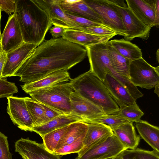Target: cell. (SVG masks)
Wrapping results in <instances>:
<instances>
[{
	"label": "cell",
	"mask_w": 159,
	"mask_h": 159,
	"mask_svg": "<svg viewBox=\"0 0 159 159\" xmlns=\"http://www.w3.org/2000/svg\"><path fill=\"white\" fill-rule=\"evenodd\" d=\"M108 57L110 64V70L129 78V69L130 61L120 54L110 44L107 43Z\"/></svg>",
	"instance_id": "cell-26"
},
{
	"label": "cell",
	"mask_w": 159,
	"mask_h": 159,
	"mask_svg": "<svg viewBox=\"0 0 159 159\" xmlns=\"http://www.w3.org/2000/svg\"><path fill=\"white\" fill-rule=\"evenodd\" d=\"M0 40L2 51L7 53L17 48L24 42L16 13L9 16L1 34Z\"/></svg>",
	"instance_id": "cell-16"
},
{
	"label": "cell",
	"mask_w": 159,
	"mask_h": 159,
	"mask_svg": "<svg viewBox=\"0 0 159 159\" xmlns=\"http://www.w3.org/2000/svg\"><path fill=\"white\" fill-rule=\"evenodd\" d=\"M22 158L23 159H27L26 158H25V157H22Z\"/></svg>",
	"instance_id": "cell-48"
},
{
	"label": "cell",
	"mask_w": 159,
	"mask_h": 159,
	"mask_svg": "<svg viewBox=\"0 0 159 159\" xmlns=\"http://www.w3.org/2000/svg\"><path fill=\"white\" fill-rule=\"evenodd\" d=\"M40 103L43 108L44 112V120L43 124L61 115V114L52 108L41 103Z\"/></svg>",
	"instance_id": "cell-40"
},
{
	"label": "cell",
	"mask_w": 159,
	"mask_h": 159,
	"mask_svg": "<svg viewBox=\"0 0 159 159\" xmlns=\"http://www.w3.org/2000/svg\"><path fill=\"white\" fill-rule=\"evenodd\" d=\"M71 114L87 124L99 116L105 115L103 110L98 106L82 97L73 91L70 95Z\"/></svg>",
	"instance_id": "cell-12"
},
{
	"label": "cell",
	"mask_w": 159,
	"mask_h": 159,
	"mask_svg": "<svg viewBox=\"0 0 159 159\" xmlns=\"http://www.w3.org/2000/svg\"><path fill=\"white\" fill-rule=\"evenodd\" d=\"M127 6L146 26L159 25V0H126Z\"/></svg>",
	"instance_id": "cell-8"
},
{
	"label": "cell",
	"mask_w": 159,
	"mask_h": 159,
	"mask_svg": "<svg viewBox=\"0 0 159 159\" xmlns=\"http://www.w3.org/2000/svg\"><path fill=\"white\" fill-rule=\"evenodd\" d=\"M156 58L158 62H159V49H158L156 52Z\"/></svg>",
	"instance_id": "cell-44"
},
{
	"label": "cell",
	"mask_w": 159,
	"mask_h": 159,
	"mask_svg": "<svg viewBox=\"0 0 159 159\" xmlns=\"http://www.w3.org/2000/svg\"><path fill=\"white\" fill-rule=\"evenodd\" d=\"M68 125L53 130L43 136V143L47 150L52 153L54 151Z\"/></svg>",
	"instance_id": "cell-31"
},
{
	"label": "cell",
	"mask_w": 159,
	"mask_h": 159,
	"mask_svg": "<svg viewBox=\"0 0 159 159\" xmlns=\"http://www.w3.org/2000/svg\"><path fill=\"white\" fill-rule=\"evenodd\" d=\"M16 13L24 42L39 46L52 25L48 14L34 0H17Z\"/></svg>",
	"instance_id": "cell-2"
},
{
	"label": "cell",
	"mask_w": 159,
	"mask_h": 159,
	"mask_svg": "<svg viewBox=\"0 0 159 159\" xmlns=\"http://www.w3.org/2000/svg\"><path fill=\"white\" fill-rule=\"evenodd\" d=\"M130 122L126 119L118 116L112 114L104 115L98 117L93 120L91 124L102 123L109 125L112 129L119 125Z\"/></svg>",
	"instance_id": "cell-33"
},
{
	"label": "cell",
	"mask_w": 159,
	"mask_h": 159,
	"mask_svg": "<svg viewBox=\"0 0 159 159\" xmlns=\"http://www.w3.org/2000/svg\"><path fill=\"white\" fill-rule=\"evenodd\" d=\"M107 72L112 75L118 80L133 98L136 100L143 96L142 93L130 81L129 78L124 75L111 72L109 70Z\"/></svg>",
	"instance_id": "cell-32"
},
{
	"label": "cell",
	"mask_w": 159,
	"mask_h": 159,
	"mask_svg": "<svg viewBox=\"0 0 159 159\" xmlns=\"http://www.w3.org/2000/svg\"><path fill=\"white\" fill-rule=\"evenodd\" d=\"M73 91L101 108L106 115H116L120 108L102 81L90 70L70 80Z\"/></svg>",
	"instance_id": "cell-3"
},
{
	"label": "cell",
	"mask_w": 159,
	"mask_h": 159,
	"mask_svg": "<svg viewBox=\"0 0 159 159\" xmlns=\"http://www.w3.org/2000/svg\"><path fill=\"white\" fill-rule=\"evenodd\" d=\"M102 19L104 25L119 35H127L121 16L116 6L109 0H83Z\"/></svg>",
	"instance_id": "cell-6"
},
{
	"label": "cell",
	"mask_w": 159,
	"mask_h": 159,
	"mask_svg": "<svg viewBox=\"0 0 159 159\" xmlns=\"http://www.w3.org/2000/svg\"><path fill=\"white\" fill-rule=\"evenodd\" d=\"M66 14L68 17L72 21L79 26L84 28L89 27L95 26H105L93 22L85 18L74 16L67 13H66Z\"/></svg>",
	"instance_id": "cell-38"
},
{
	"label": "cell",
	"mask_w": 159,
	"mask_h": 159,
	"mask_svg": "<svg viewBox=\"0 0 159 159\" xmlns=\"http://www.w3.org/2000/svg\"><path fill=\"white\" fill-rule=\"evenodd\" d=\"M85 48L62 37L44 40L37 46L13 76L24 84L33 82L55 72L69 70L83 61Z\"/></svg>",
	"instance_id": "cell-1"
},
{
	"label": "cell",
	"mask_w": 159,
	"mask_h": 159,
	"mask_svg": "<svg viewBox=\"0 0 159 159\" xmlns=\"http://www.w3.org/2000/svg\"><path fill=\"white\" fill-rule=\"evenodd\" d=\"M17 0H0V8L8 14L9 16L12 13H16Z\"/></svg>",
	"instance_id": "cell-39"
},
{
	"label": "cell",
	"mask_w": 159,
	"mask_h": 159,
	"mask_svg": "<svg viewBox=\"0 0 159 159\" xmlns=\"http://www.w3.org/2000/svg\"><path fill=\"white\" fill-rule=\"evenodd\" d=\"M37 46L34 44L23 42L17 48L7 53L2 73V78L13 76Z\"/></svg>",
	"instance_id": "cell-13"
},
{
	"label": "cell",
	"mask_w": 159,
	"mask_h": 159,
	"mask_svg": "<svg viewBox=\"0 0 159 159\" xmlns=\"http://www.w3.org/2000/svg\"><path fill=\"white\" fill-rule=\"evenodd\" d=\"M57 0L65 13L85 18L104 25L102 18L83 0Z\"/></svg>",
	"instance_id": "cell-17"
},
{
	"label": "cell",
	"mask_w": 159,
	"mask_h": 159,
	"mask_svg": "<svg viewBox=\"0 0 159 159\" xmlns=\"http://www.w3.org/2000/svg\"><path fill=\"white\" fill-rule=\"evenodd\" d=\"M116 115L132 122L140 121L144 113L136 103L130 105H124L119 107Z\"/></svg>",
	"instance_id": "cell-30"
},
{
	"label": "cell",
	"mask_w": 159,
	"mask_h": 159,
	"mask_svg": "<svg viewBox=\"0 0 159 159\" xmlns=\"http://www.w3.org/2000/svg\"><path fill=\"white\" fill-rule=\"evenodd\" d=\"M115 157H114V158H109V159H114V158Z\"/></svg>",
	"instance_id": "cell-47"
},
{
	"label": "cell",
	"mask_w": 159,
	"mask_h": 159,
	"mask_svg": "<svg viewBox=\"0 0 159 159\" xmlns=\"http://www.w3.org/2000/svg\"><path fill=\"white\" fill-rule=\"evenodd\" d=\"M109 42L120 54L131 61L142 57L141 50L129 41L122 39L111 40Z\"/></svg>",
	"instance_id": "cell-27"
},
{
	"label": "cell",
	"mask_w": 159,
	"mask_h": 159,
	"mask_svg": "<svg viewBox=\"0 0 159 159\" xmlns=\"http://www.w3.org/2000/svg\"><path fill=\"white\" fill-rule=\"evenodd\" d=\"M7 137L0 131V159H12Z\"/></svg>",
	"instance_id": "cell-36"
},
{
	"label": "cell",
	"mask_w": 159,
	"mask_h": 159,
	"mask_svg": "<svg viewBox=\"0 0 159 159\" xmlns=\"http://www.w3.org/2000/svg\"><path fill=\"white\" fill-rule=\"evenodd\" d=\"M0 45H1V40H0Z\"/></svg>",
	"instance_id": "cell-49"
},
{
	"label": "cell",
	"mask_w": 159,
	"mask_h": 159,
	"mask_svg": "<svg viewBox=\"0 0 159 159\" xmlns=\"http://www.w3.org/2000/svg\"><path fill=\"white\" fill-rule=\"evenodd\" d=\"M107 42L97 43L85 47L90 65V70L103 81L110 70Z\"/></svg>",
	"instance_id": "cell-9"
},
{
	"label": "cell",
	"mask_w": 159,
	"mask_h": 159,
	"mask_svg": "<svg viewBox=\"0 0 159 159\" xmlns=\"http://www.w3.org/2000/svg\"><path fill=\"white\" fill-rule=\"evenodd\" d=\"M114 35H98L77 30L66 29L62 37L70 42L85 47L109 41Z\"/></svg>",
	"instance_id": "cell-19"
},
{
	"label": "cell",
	"mask_w": 159,
	"mask_h": 159,
	"mask_svg": "<svg viewBox=\"0 0 159 159\" xmlns=\"http://www.w3.org/2000/svg\"><path fill=\"white\" fill-rule=\"evenodd\" d=\"M113 4L121 16L126 32L127 35L124 39L129 41L136 38H140L144 40L148 39L151 28L144 25L128 7H122Z\"/></svg>",
	"instance_id": "cell-11"
},
{
	"label": "cell",
	"mask_w": 159,
	"mask_h": 159,
	"mask_svg": "<svg viewBox=\"0 0 159 159\" xmlns=\"http://www.w3.org/2000/svg\"><path fill=\"white\" fill-rule=\"evenodd\" d=\"M66 29L60 26L54 25L53 27H51L49 30L50 33L52 35L57 38L61 36L62 37L64 31Z\"/></svg>",
	"instance_id": "cell-41"
},
{
	"label": "cell",
	"mask_w": 159,
	"mask_h": 159,
	"mask_svg": "<svg viewBox=\"0 0 159 159\" xmlns=\"http://www.w3.org/2000/svg\"><path fill=\"white\" fill-rule=\"evenodd\" d=\"M129 78L136 86L151 89L159 83V67H154L142 57L130 61Z\"/></svg>",
	"instance_id": "cell-5"
},
{
	"label": "cell",
	"mask_w": 159,
	"mask_h": 159,
	"mask_svg": "<svg viewBox=\"0 0 159 159\" xmlns=\"http://www.w3.org/2000/svg\"><path fill=\"white\" fill-rule=\"evenodd\" d=\"M73 91L70 83L63 82L29 93L34 100L61 115H72L70 95Z\"/></svg>",
	"instance_id": "cell-4"
},
{
	"label": "cell",
	"mask_w": 159,
	"mask_h": 159,
	"mask_svg": "<svg viewBox=\"0 0 159 159\" xmlns=\"http://www.w3.org/2000/svg\"><path fill=\"white\" fill-rule=\"evenodd\" d=\"M84 32L98 35L115 36L117 35L115 32L111 29L103 26H95L85 28Z\"/></svg>",
	"instance_id": "cell-37"
},
{
	"label": "cell",
	"mask_w": 159,
	"mask_h": 159,
	"mask_svg": "<svg viewBox=\"0 0 159 159\" xmlns=\"http://www.w3.org/2000/svg\"><path fill=\"white\" fill-rule=\"evenodd\" d=\"M126 149L114 134L93 145L75 159H107Z\"/></svg>",
	"instance_id": "cell-7"
},
{
	"label": "cell",
	"mask_w": 159,
	"mask_h": 159,
	"mask_svg": "<svg viewBox=\"0 0 159 159\" xmlns=\"http://www.w3.org/2000/svg\"><path fill=\"white\" fill-rule=\"evenodd\" d=\"M66 70H62L52 73L35 82L24 84L21 88L26 93L51 86L57 84L65 82L71 78Z\"/></svg>",
	"instance_id": "cell-20"
},
{
	"label": "cell",
	"mask_w": 159,
	"mask_h": 159,
	"mask_svg": "<svg viewBox=\"0 0 159 159\" xmlns=\"http://www.w3.org/2000/svg\"><path fill=\"white\" fill-rule=\"evenodd\" d=\"M80 121L77 117L72 115H61L40 126L34 127L32 132L39 134L42 138L45 134L55 129Z\"/></svg>",
	"instance_id": "cell-25"
},
{
	"label": "cell",
	"mask_w": 159,
	"mask_h": 159,
	"mask_svg": "<svg viewBox=\"0 0 159 159\" xmlns=\"http://www.w3.org/2000/svg\"><path fill=\"white\" fill-rule=\"evenodd\" d=\"M112 130L114 134L126 149L137 148L140 138L136 134L133 122L123 124Z\"/></svg>",
	"instance_id": "cell-22"
},
{
	"label": "cell",
	"mask_w": 159,
	"mask_h": 159,
	"mask_svg": "<svg viewBox=\"0 0 159 159\" xmlns=\"http://www.w3.org/2000/svg\"><path fill=\"white\" fill-rule=\"evenodd\" d=\"M84 138H80L73 143L65 145L60 148L55 150L53 153L63 155L74 153H78L84 147L83 140Z\"/></svg>",
	"instance_id": "cell-34"
},
{
	"label": "cell",
	"mask_w": 159,
	"mask_h": 159,
	"mask_svg": "<svg viewBox=\"0 0 159 159\" xmlns=\"http://www.w3.org/2000/svg\"><path fill=\"white\" fill-rule=\"evenodd\" d=\"M18 92L15 83L9 82L6 79H0V98H7Z\"/></svg>",
	"instance_id": "cell-35"
},
{
	"label": "cell",
	"mask_w": 159,
	"mask_h": 159,
	"mask_svg": "<svg viewBox=\"0 0 159 159\" xmlns=\"http://www.w3.org/2000/svg\"><path fill=\"white\" fill-rule=\"evenodd\" d=\"M159 154L153 150L149 151L136 148L124 150L114 159H159Z\"/></svg>",
	"instance_id": "cell-28"
},
{
	"label": "cell",
	"mask_w": 159,
	"mask_h": 159,
	"mask_svg": "<svg viewBox=\"0 0 159 159\" xmlns=\"http://www.w3.org/2000/svg\"><path fill=\"white\" fill-rule=\"evenodd\" d=\"M102 81L110 95L120 107L136 103V100L127 90L110 73H107Z\"/></svg>",
	"instance_id": "cell-18"
},
{
	"label": "cell",
	"mask_w": 159,
	"mask_h": 159,
	"mask_svg": "<svg viewBox=\"0 0 159 159\" xmlns=\"http://www.w3.org/2000/svg\"><path fill=\"white\" fill-rule=\"evenodd\" d=\"M15 151L27 159H60V156L52 153L40 143L28 138H21L15 143Z\"/></svg>",
	"instance_id": "cell-15"
},
{
	"label": "cell",
	"mask_w": 159,
	"mask_h": 159,
	"mask_svg": "<svg viewBox=\"0 0 159 159\" xmlns=\"http://www.w3.org/2000/svg\"><path fill=\"white\" fill-rule=\"evenodd\" d=\"M140 136L153 149L159 153V128L145 120L135 122Z\"/></svg>",
	"instance_id": "cell-23"
},
{
	"label": "cell",
	"mask_w": 159,
	"mask_h": 159,
	"mask_svg": "<svg viewBox=\"0 0 159 159\" xmlns=\"http://www.w3.org/2000/svg\"><path fill=\"white\" fill-rule=\"evenodd\" d=\"M2 51V48L1 45H0V53Z\"/></svg>",
	"instance_id": "cell-46"
},
{
	"label": "cell",
	"mask_w": 159,
	"mask_h": 159,
	"mask_svg": "<svg viewBox=\"0 0 159 159\" xmlns=\"http://www.w3.org/2000/svg\"><path fill=\"white\" fill-rule=\"evenodd\" d=\"M24 98L34 126L42 125L44 120V112L41 104L32 98L28 97Z\"/></svg>",
	"instance_id": "cell-29"
},
{
	"label": "cell",
	"mask_w": 159,
	"mask_h": 159,
	"mask_svg": "<svg viewBox=\"0 0 159 159\" xmlns=\"http://www.w3.org/2000/svg\"><path fill=\"white\" fill-rule=\"evenodd\" d=\"M88 129V124L82 122L77 121L70 124L68 125L66 130L61 139L55 150L71 144L80 138H84Z\"/></svg>",
	"instance_id": "cell-24"
},
{
	"label": "cell",
	"mask_w": 159,
	"mask_h": 159,
	"mask_svg": "<svg viewBox=\"0 0 159 159\" xmlns=\"http://www.w3.org/2000/svg\"><path fill=\"white\" fill-rule=\"evenodd\" d=\"M86 134L83 140L84 147L78 152L80 156L93 144L113 134L111 128L102 123L89 124Z\"/></svg>",
	"instance_id": "cell-21"
},
{
	"label": "cell",
	"mask_w": 159,
	"mask_h": 159,
	"mask_svg": "<svg viewBox=\"0 0 159 159\" xmlns=\"http://www.w3.org/2000/svg\"><path fill=\"white\" fill-rule=\"evenodd\" d=\"M7 98V112L13 124L22 130L32 132L34 126L25 98L10 96Z\"/></svg>",
	"instance_id": "cell-10"
},
{
	"label": "cell",
	"mask_w": 159,
	"mask_h": 159,
	"mask_svg": "<svg viewBox=\"0 0 159 159\" xmlns=\"http://www.w3.org/2000/svg\"><path fill=\"white\" fill-rule=\"evenodd\" d=\"M34 1L48 14L54 25L84 31L85 28L79 26L68 17L57 0Z\"/></svg>",
	"instance_id": "cell-14"
},
{
	"label": "cell",
	"mask_w": 159,
	"mask_h": 159,
	"mask_svg": "<svg viewBox=\"0 0 159 159\" xmlns=\"http://www.w3.org/2000/svg\"><path fill=\"white\" fill-rule=\"evenodd\" d=\"M1 11L0 8V40L1 39V30H0V21H1Z\"/></svg>",
	"instance_id": "cell-45"
},
{
	"label": "cell",
	"mask_w": 159,
	"mask_h": 159,
	"mask_svg": "<svg viewBox=\"0 0 159 159\" xmlns=\"http://www.w3.org/2000/svg\"><path fill=\"white\" fill-rule=\"evenodd\" d=\"M159 83L157 84L154 87V93L157 95L158 97H159Z\"/></svg>",
	"instance_id": "cell-43"
},
{
	"label": "cell",
	"mask_w": 159,
	"mask_h": 159,
	"mask_svg": "<svg viewBox=\"0 0 159 159\" xmlns=\"http://www.w3.org/2000/svg\"><path fill=\"white\" fill-rule=\"evenodd\" d=\"M7 53L2 51L0 53V79H2V74L6 61Z\"/></svg>",
	"instance_id": "cell-42"
}]
</instances>
